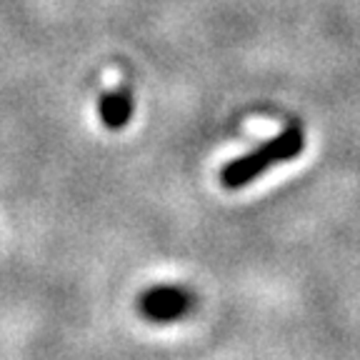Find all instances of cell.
I'll return each instance as SVG.
<instances>
[{"label": "cell", "mask_w": 360, "mask_h": 360, "mask_svg": "<svg viewBox=\"0 0 360 360\" xmlns=\"http://www.w3.org/2000/svg\"><path fill=\"white\" fill-rule=\"evenodd\" d=\"M305 148V133L300 125H288L278 135H273L268 143H263L255 150L245 153V155L236 158L220 170V183L231 191L245 188L248 183H253L258 175L268 173L270 168H276L281 163H288L295 155H300Z\"/></svg>", "instance_id": "obj_1"}, {"label": "cell", "mask_w": 360, "mask_h": 360, "mask_svg": "<svg viewBox=\"0 0 360 360\" xmlns=\"http://www.w3.org/2000/svg\"><path fill=\"white\" fill-rule=\"evenodd\" d=\"M193 305V298L178 288H155L143 298V313L153 321L170 323L180 315H186Z\"/></svg>", "instance_id": "obj_2"}, {"label": "cell", "mask_w": 360, "mask_h": 360, "mask_svg": "<svg viewBox=\"0 0 360 360\" xmlns=\"http://www.w3.org/2000/svg\"><path fill=\"white\" fill-rule=\"evenodd\" d=\"M101 112L110 128H120V125H125L130 118V98L125 96V93H112V96H108L105 101H103Z\"/></svg>", "instance_id": "obj_3"}]
</instances>
